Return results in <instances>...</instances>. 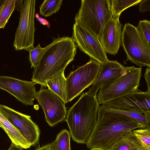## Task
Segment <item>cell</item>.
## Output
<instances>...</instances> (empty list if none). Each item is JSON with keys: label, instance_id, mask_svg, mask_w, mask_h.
I'll list each match as a JSON object with an SVG mask.
<instances>
[{"label": "cell", "instance_id": "23", "mask_svg": "<svg viewBox=\"0 0 150 150\" xmlns=\"http://www.w3.org/2000/svg\"><path fill=\"white\" fill-rule=\"evenodd\" d=\"M70 132L66 129L62 130L54 141L55 150H71Z\"/></svg>", "mask_w": 150, "mask_h": 150}, {"label": "cell", "instance_id": "24", "mask_svg": "<svg viewBox=\"0 0 150 150\" xmlns=\"http://www.w3.org/2000/svg\"><path fill=\"white\" fill-rule=\"evenodd\" d=\"M132 132L144 150H150V127L133 130Z\"/></svg>", "mask_w": 150, "mask_h": 150}, {"label": "cell", "instance_id": "8", "mask_svg": "<svg viewBox=\"0 0 150 150\" xmlns=\"http://www.w3.org/2000/svg\"><path fill=\"white\" fill-rule=\"evenodd\" d=\"M35 2V0L24 1L15 34L13 44L15 50L28 51L34 47Z\"/></svg>", "mask_w": 150, "mask_h": 150}, {"label": "cell", "instance_id": "27", "mask_svg": "<svg viewBox=\"0 0 150 150\" xmlns=\"http://www.w3.org/2000/svg\"><path fill=\"white\" fill-rule=\"evenodd\" d=\"M139 10L141 13L150 11V0H142L139 3Z\"/></svg>", "mask_w": 150, "mask_h": 150}, {"label": "cell", "instance_id": "31", "mask_svg": "<svg viewBox=\"0 0 150 150\" xmlns=\"http://www.w3.org/2000/svg\"><path fill=\"white\" fill-rule=\"evenodd\" d=\"M23 148L11 142L10 146L7 150H23Z\"/></svg>", "mask_w": 150, "mask_h": 150}, {"label": "cell", "instance_id": "4", "mask_svg": "<svg viewBox=\"0 0 150 150\" xmlns=\"http://www.w3.org/2000/svg\"><path fill=\"white\" fill-rule=\"evenodd\" d=\"M112 17L110 0H82L74 21L99 39L105 25Z\"/></svg>", "mask_w": 150, "mask_h": 150}, {"label": "cell", "instance_id": "6", "mask_svg": "<svg viewBox=\"0 0 150 150\" xmlns=\"http://www.w3.org/2000/svg\"><path fill=\"white\" fill-rule=\"evenodd\" d=\"M121 45L127 59L137 66L150 67V45L141 35L136 27L126 23L122 33Z\"/></svg>", "mask_w": 150, "mask_h": 150}, {"label": "cell", "instance_id": "11", "mask_svg": "<svg viewBox=\"0 0 150 150\" xmlns=\"http://www.w3.org/2000/svg\"><path fill=\"white\" fill-rule=\"evenodd\" d=\"M0 110L4 117L31 146H34L38 143L40 130L38 125L32 121L30 116L1 104Z\"/></svg>", "mask_w": 150, "mask_h": 150}, {"label": "cell", "instance_id": "30", "mask_svg": "<svg viewBox=\"0 0 150 150\" xmlns=\"http://www.w3.org/2000/svg\"><path fill=\"white\" fill-rule=\"evenodd\" d=\"M35 16L37 20L40 22L41 24L44 25H46L48 28H50V25L48 21L44 18H40L38 13H36L35 15Z\"/></svg>", "mask_w": 150, "mask_h": 150}, {"label": "cell", "instance_id": "29", "mask_svg": "<svg viewBox=\"0 0 150 150\" xmlns=\"http://www.w3.org/2000/svg\"><path fill=\"white\" fill-rule=\"evenodd\" d=\"M144 76L147 84V91L150 92V67L146 68Z\"/></svg>", "mask_w": 150, "mask_h": 150}, {"label": "cell", "instance_id": "7", "mask_svg": "<svg viewBox=\"0 0 150 150\" xmlns=\"http://www.w3.org/2000/svg\"><path fill=\"white\" fill-rule=\"evenodd\" d=\"M101 68V64L90 58L86 64L70 72L66 78L68 102L71 101L93 83L100 73Z\"/></svg>", "mask_w": 150, "mask_h": 150}, {"label": "cell", "instance_id": "33", "mask_svg": "<svg viewBox=\"0 0 150 150\" xmlns=\"http://www.w3.org/2000/svg\"><path fill=\"white\" fill-rule=\"evenodd\" d=\"M0 127H1L3 129V127L1 123L0 122Z\"/></svg>", "mask_w": 150, "mask_h": 150}, {"label": "cell", "instance_id": "1", "mask_svg": "<svg viewBox=\"0 0 150 150\" xmlns=\"http://www.w3.org/2000/svg\"><path fill=\"white\" fill-rule=\"evenodd\" d=\"M76 44L71 37L55 39L45 47L42 55L34 68L31 80L35 84L46 87V81L73 61L76 53Z\"/></svg>", "mask_w": 150, "mask_h": 150}, {"label": "cell", "instance_id": "15", "mask_svg": "<svg viewBox=\"0 0 150 150\" xmlns=\"http://www.w3.org/2000/svg\"><path fill=\"white\" fill-rule=\"evenodd\" d=\"M125 67L117 60H109L101 64L100 73L88 92L96 96L100 88L110 84L120 76Z\"/></svg>", "mask_w": 150, "mask_h": 150}, {"label": "cell", "instance_id": "18", "mask_svg": "<svg viewBox=\"0 0 150 150\" xmlns=\"http://www.w3.org/2000/svg\"><path fill=\"white\" fill-rule=\"evenodd\" d=\"M108 113H117L127 116L144 125L146 127H150V117H147L143 114L129 110L109 108L104 104L99 106L98 111V117L103 114Z\"/></svg>", "mask_w": 150, "mask_h": 150}, {"label": "cell", "instance_id": "26", "mask_svg": "<svg viewBox=\"0 0 150 150\" xmlns=\"http://www.w3.org/2000/svg\"><path fill=\"white\" fill-rule=\"evenodd\" d=\"M136 28L147 43L150 45V21H140Z\"/></svg>", "mask_w": 150, "mask_h": 150}, {"label": "cell", "instance_id": "10", "mask_svg": "<svg viewBox=\"0 0 150 150\" xmlns=\"http://www.w3.org/2000/svg\"><path fill=\"white\" fill-rule=\"evenodd\" d=\"M71 37L80 50L100 64L108 60L99 39L80 24L75 23Z\"/></svg>", "mask_w": 150, "mask_h": 150}, {"label": "cell", "instance_id": "5", "mask_svg": "<svg viewBox=\"0 0 150 150\" xmlns=\"http://www.w3.org/2000/svg\"><path fill=\"white\" fill-rule=\"evenodd\" d=\"M142 75V67H125L119 78L110 84L100 88L96 96L99 104H105L139 91Z\"/></svg>", "mask_w": 150, "mask_h": 150}, {"label": "cell", "instance_id": "3", "mask_svg": "<svg viewBox=\"0 0 150 150\" xmlns=\"http://www.w3.org/2000/svg\"><path fill=\"white\" fill-rule=\"evenodd\" d=\"M99 106L96 96L88 91L69 109L66 121L74 141L86 144L97 121Z\"/></svg>", "mask_w": 150, "mask_h": 150}, {"label": "cell", "instance_id": "16", "mask_svg": "<svg viewBox=\"0 0 150 150\" xmlns=\"http://www.w3.org/2000/svg\"><path fill=\"white\" fill-rule=\"evenodd\" d=\"M63 69L53 75L45 83L48 89L60 98L65 103H68L66 93V79Z\"/></svg>", "mask_w": 150, "mask_h": 150}, {"label": "cell", "instance_id": "13", "mask_svg": "<svg viewBox=\"0 0 150 150\" xmlns=\"http://www.w3.org/2000/svg\"><path fill=\"white\" fill-rule=\"evenodd\" d=\"M104 105L109 108L144 114L150 112V92L137 91Z\"/></svg>", "mask_w": 150, "mask_h": 150}, {"label": "cell", "instance_id": "12", "mask_svg": "<svg viewBox=\"0 0 150 150\" xmlns=\"http://www.w3.org/2000/svg\"><path fill=\"white\" fill-rule=\"evenodd\" d=\"M33 81L23 80L13 77L0 76V88L13 96L26 105H32L36 92Z\"/></svg>", "mask_w": 150, "mask_h": 150}, {"label": "cell", "instance_id": "19", "mask_svg": "<svg viewBox=\"0 0 150 150\" xmlns=\"http://www.w3.org/2000/svg\"><path fill=\"white\" fill-rule=\"evenodd\" d=\"M109 150H144L132 131L115 143Z\"/></svg>", "mask_w": 150, "mask_h": 150}, {"label": "cell", "instance_id": "28", "mask_svg": "<svg viewBox=\"0 0 150 150\" xmlns=\"http://www.w3.org/2000/svg\"><path fill=\"white\" fill-rule=\"evenodd\" d=\"M35 150H55L54 142L37 147Z\"/></svg>", "mask_w": 150, "mask_h": 150}, {"label": "cell", "instance_id": "22", "mask_svg": "<svg viewBox=\"0 0 150 150\" xmlns=\"http://www.w3.org/2000/svg\"><path fill=\"white\" fill-rule=\"evenodd\" d=\"M63 1L62 0H44L39 7L40 14L47 17L58 12Z\"/></svg>", "mask_w": 150, "mask_h": 150}, {"label": "cell", "instance_id": "14", "mask_svg": "<svg viewBox=\"0 0 150 150\" xmlns=\"http://www.w3.org/2000/svg\"><path fill=\"white\" fill-rule=\"evenodd\" d=\"M112 17L105 25L99 40L106 53L115 55L121 45L122 27L119 21Z\"/></svg>", "mask_w": 150, "mask_h": 150}, {"label": "cell", "instance_id": "25", "mask_svg": "<svg viewBox=\"0 0 150 150\" xmlns=\"http://www.w3.org/2000/svg\"><path fill=\"white\" fill-rule=\"evenodd\" d=\"M44 48L42 47L40 44L36 46L29 49V60L31 68H35L38 63L43 53Z\"/></svg>", "mask_w": 150, "mask_h": 150}, {"label": "cell", "instance_id": "21", "mask_svg": "<svg viewBox=\"0 0 150 150\" xmlns=\"http://www.w3.org/2000/svg\"><path fill=\"white\" fill-rule=\"evenodd\" d=\"M16 0H0V28H4L14 11Z\"/></svg>", "mask_w": 150, "mask_h": 150}, {"label": "cell", "instance_id": "2", "mask_svg": "<svg viewBox=\"0 0 150 150\" xmlns=\"http://www.w3.org/2000/svg\"><path fill=\"white\" fill-rule=\"evenodd\" d=\"M146 127L127 116L115 113H104L98 117L86 144L89 149L109 150L117 141L133 130Z\"/></svg>", "mask_w": 150, "mask_h": 150}, {"label": "cell", "instance_id": "20", "mask_svg": "<svg viewBox=\"0 0 150 150\" xmlns=\"http://www.w3.org/2000/svg\"><path fill=\"white\" fill-rule=\"evenodd\" d=\"M142 0H110V9L112 18L120 17L124 10L139 4Z\"/></svg>", "mask_w": 150, "mask_h": 150}, {"label": "cell", "instance_id": "17", "mask_svg": "<svg viewBox=\"0 0 150 150\" xmlns=\"http://www.w3.org/2000/svg\"><path fill=\"white\" fill-rule=\"evenodd\" d=\"M0 122L4 130L6 132L12 142L23 149H27L31 146L19 132L4 117L0 110Z\"/></svg>", "mask_w": 150, "mask_h": 150}, {"label": "cell", "instance_id": "9", "mask_svg": "<svg viewBox=\"0 0 150 150\" xmlns=\"http://www.w3.org/2000/svg\"><path fill=\"white\" fill-rule=\"evenodd\" d=\"M36 93L35 99L42 108L45 121L50 126L52 127L65 120L67 114L66 103L60 98L42 86Z\"/></svg>", "mask_w": 150, "mask_h": 150}, {"label": "cell", "instance_id": "32", "mask_svg": "<svg viewBox=\"0 0 150 150\" xmlns=\"http://www.w3.org/2000/svg\"><path fill=\"white\" fill-rule=\"evenodd\" d=\"M90 150H105L98 148H93L90 149Z\"/></svg>", "mask_w": 150, "mask_h": 150}]
</instances>
